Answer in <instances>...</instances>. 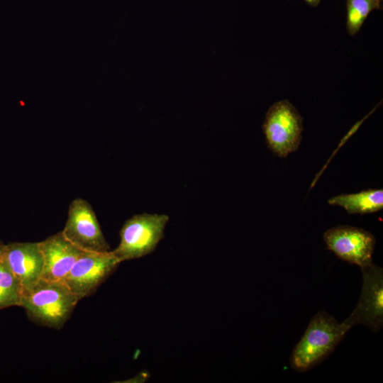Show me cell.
I'll return each mask as SVG.
<instances>
[{"instance_id":"1","label":"cell","mask_w":383,"mask_h":383,"mask_svg":"<svg viewBox=\"0 0 383 383\" xmlns=\"http://www.w3.org/2000/svg\"><path fill=\"white\" fill-rule=\"evenodd\" d=\"M79 301L64 282L41 278L23 294L21 307L33 322L59 330Z\"/></svg>"},{"instance_id":"8","label":"cell","mask_w":383,"mask_h":383,"mask_svg":"<svg viewBox=\"0 0 383 383\" xmlns=\"http://www.w3.org/2000/svg\"><path fill=\"white\" fill-rule=\"evenodd\" d=\"M361 270L363 283L360 299L343 322L350 328L364 324L375 332L383 323L382 269L372 263Z\"/></svg>"},{"instance_id":"15","label":"cell","mask_w":383,"mask_h":383,"mask_svg":"<svg viewBox=\"0 0 383 383\" xmlns=\"http://www.w3.org/2000/svg\"><path fill=\"white\" fill-rule=\"evenodd\" d=\"M305 1L309 6L312 7H316L319 4L321 0H304Z\"/></svg>"},{"instance_id":"5","label":"cell","mask_w":383,"mask_h":383,"mask_svg":"<svg viewBox=\"0 0 383 383\" xmlns=\"http://www.w3.org/2000/svg\"><path fill=\"white\" fill-rule=\"evenodd\" d=\"M120 263L111 250L84 251L62 282L80 300L93 294Z\"/></svg>"},{"instance_id":"7","label":"cell","mask_w":383,"mask_h":383,"mask_svg":"<svg viewBox=\"0 0 383 383\" xmlns=\"http://www.w3.org/2000/svg\"><path fill=\"white\" fill-rule=\"evenodd\" d=\"M327 248L341 260L364 268L372 265L375 245L374 235L361 228L350 226H338L323 233Z\"/></svg>"},{"instance_id":"12","label":"cell","mask_w":383,"mask_h":383,"mask_svg":"<svg viewBox=\"0 0 383 383\" xmlns=\"http://www.w3.org/2000/svg\"><path fill=\"white\" fill-rule=\"evenodd\" d=\"M23 289L16 277L3 262L0 264V310L21 306Z\"/></svg>"},{"instance_id":"9","label":"cell","mask_w":383,"mask_h":383,"mask_svg":"<svg viewBox=\"0 0 383 383\" xmlns=\"http://www.w3.org/2000/svg\"><path fill=\"white\" fill-rule=\"evenodd\" d=\"M4 262L21 282L24 293L42 278L43 257L39 243L7 244Z\"/></svg>"},{"instance_id":"2","label":"cell","mask_w":383,"mask_h":383,"mask_svg":"<svg viewBox=\"0 0 383 383\" xmlns=\"http://www.w3.org/2000/svg\"><path fill=\"white\" fill-rule=\"evenodd\" d=\"M350 329L343 321L339 323L326 312H318L311 318L291 354L292 367L303 372L319 365L333 353Z\"/></svg>"},{"instance_id":"4","label":"cell","mask_w":383,"mask_h":383,"mask_svg":"<svg viewBox=\"0 0 383 383\" xmlns=\"http://www.w3.org/2000/svg\"><path fill=\"white\" fill-rule=\"evenodd\" d=\"M262 129L268 148L276 155L285 157L299 147L303 118L288 100H281L268 109Z\"/></svg>"},{"instance_id":"3","label":"cell","mask_w":383,"mask_h":383,"mask_svg":"<svg viewBox=\"0 0 383 383\" xmlns=\"http://www.w3.org/2000/svg\"><path fill=\"white\" fill-rule=\"evenodd\" d=\"M169 220L165 214H137L123 225L120 243L112 253L121 262L140 258L155 250L164 238V230Z\"/></svg>"},{"instance_id":"11","label":"cell","mask_w":383,"mask_h":383,"mask_svg":"<svg viewBox=\"0 0 383 383\" xmlns=\"http://www.w3.org/2000/svg\"><path fill=\"white\" fill-rule=\"evenodd\" d=\"M330 205L343 207L349 214H366L383 208V190L367 189L355 194H343L328 199Z\"/></svg>"},{"instance_id":"14","label":"cell","mask_w":383,"mask_h":383,"mask_svg":"<svg viewBox=\"0 0 383 383\" xmlns=\"http://www.w3.org/2000/svg\"><path fill=\"white\" fill-rule=\"evenodd\" d=\"M6 245L1 240H0V264L2 263L4 260L5 257V252H6Z\"/></svg>"},{"instance_id":"10","label":"cell","mask_w":383,"mask_h":383,"mask_svg":"<svg viewBox=\"0 0 383 383\" xmlns=\"http://www.w3.org/2000/svg\"><path fill=\"white\" fill-rule=\"evenodd\" d=\"M43 257L42 278L62 282L84 250L58 232L39 242Z\"/></svg>"},{"instance_id":"13","label":"cell","mask_w":383,"mask_h":383,"mask_svg":"<svg viewBox=\"0 0 383 383\" xmlns=\"http://www.w3.org/2000/svg\"><path fill=\"white\" fill-rule=\"evenodd\" d=\"M382 0H346V29L355 35L371 11L381 9Z\"/></svg>"},{"instance_id":"16","label":"cell","mask_w":383,"mask_h":383,"mask_svg":"<svg viewBox=\"0 0 383 383\" xmlns=\"http://www.w3.org/2000/svg\"></svg>"},{"instance_id":"6","label":"cell","mask_w":383,"mask_h":383,"mask_svg":"<svg viewBox=\"0 0 383 383\" xmlns=\"http://www.w3.org/2000/svg\"><path fill=\"white\" fill-rule=\"evenodd\" d=\"M62 233L70 242L84 251H110V246L102 233L94 210L82 198H77L71 202Z\"/></svg>"}]
</instances>
